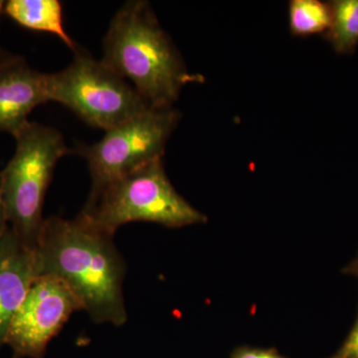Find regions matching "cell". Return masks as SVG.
<instances>
[{
    "label": "cell",
    "instance_id": "obj_1",
    "mask_svg": "<svg viewBox=\"0 0 358 358\" xmlns=\"http://www.w3.org/2000/svg\"><path fill=\"white\" fill-rule=\"evenodd\" d=\"M113 237L78 215L45 219L36 253L39 275L62 280L96 324L128 320L124 284L127 266Z\"/></svg>",
    "mask_w": 358,
    "mask_h": 358
},
{
    "label": "cell",
    "instance_id": "obj_2",
    "mask_svg": "<svg viewBox=\"0 0 358 358\" xmlns=\"http://www.w3.org/2000/svg\"><path fill=\"white\" fill-rule=\"evenodd\" d=\"M102 61L152 108H171L186 85L201 82L186 67L148 1L126 2L103 40Z\"/></svg>",
    "mask_w": 358,
    "mask_h": 358
},
{
    "label": "cell",
    "instance_id": "obj_3",
    "mask_svg": "<svg viewBox=\"0 0 358 358\" xmlns=\"http://www.w3.org/2000/svg\"><path fill=\"white\" fill-rule=\"evenodd\" d=\"M80 215L110 236L131 222L182 228L208 220L176 192L162 159L91 192Z\"/></svg>",
    "mask_w": 358,
    "mask_h": 358
},
{
    "label": "cell",
    "instance_id": "obj_4",
    "mask_svg": "<svg viewBox=\"0 0 358 358\" xmlns=\"http://www.w3.org/2000/svg\"><path fill=\"white\" fill-rule=\"evenodd\" d=\"M16 150L1 174L2 197L9 227L36 249L45 219V195L59 159L72 154L57 129L27 122L14 136Z\"/></svg>",
    "mask_w": 358,
    "mask_h": 358
},
{
    "label": "cell",
    "instance_id": "obj_5",
    "mask_svg": "<svg viewBox=\"0 0 358 358\" xmlns=\"http://www.w3.org/2000/svg\"><path fill=\"white\" fill-rule=\"evenodd\" d=\"M60 72L47 74L49 102L72 110L94 128L103 131L150 109V103L127 80L102 60L79 49Z\"/></svg>",
    "mask_w": 358,
    "mask_h": 358
},
{
    "label": "cell",
    "instance_id": "obj_6",
    "mask_svg": "<svg viewBox=\"0 0 358 358\" xmlns=\"http://www.w3.org/2000/svg\"><path fill=\"white\" fill-rule=\"evenodd\" d=\"M181 115L171 108H152L108 129L94 145L78 143L73 154L88 162L92 190L162 159Z\"/></svg>",
    "mask_w": 358,
    "mask_h": 358
},
{
    "label": "cell",
    "instance_id": "obj_7",
    "mask_svg": "<svg viewBox=\"0 0 358 358\" xmlns=\"http://www.w3.org/2000/svg\"><path fill=\"white\" fill-rule=\"evenodd\" d=\"M77 310L83 306L62 280L38 275L11 322L6 345L14 358H44L51 339Z\"/></svg>",
    "mask_w": 358,
    "mask_h": 358
},
{
    "label": "cell",
    "instance_id": "obj_8",
    "mask_svg": "<svg viewBox=\"0 0 358 358\" xmlns=\"http://www.w3.org/2000/svg\"><path fill=\"white\" fill-rule=\"evenodd\" d=\"M49 102L47 74L14 55L0 63V131L15 136L37 106Z\"/></svg>",
    "mask_w": 358,
    "mask_h": 358
},
{
    "label": "cell",
    "instance_id": "obj_9",
    "mask_svg": "<svg viewBox=\"0 0 358 358\" xmlns=\"http://www.w3.org/2000/svg\"><path fill=\"white\" fill-rule=\"evenodd\" d=\"M39 275L35 250L30 249L10 227L0 239V348L33 281Z\"/></svg>",
    "mask_w": 358,
    "mask_h": 358
},
{
    "label": "cell",
    "instance_id": "obj_10",
    "mask_svg": "<svg viewBox=\"0 0 358 358\" xmlns=\"http://www.w3.org/2000/svg\"><path fill=\"white\" fill-rule=\"evenodd\" d=\"M3 14L26 29L55 35L74 53L80 49L66 32L59 0H9L4 1Z\"/></svg>",
    "mask_w": 358,
    "mask_h": 358
},
{
    "label": "cell",
    "instance_id": "obj_11",
    "mask_svg": "<svg viewBox=\"0 0 358 358\" xmlns=\"http://www.w3.org/2000/svg\"><path fill=\"white\" fill-rule=\"evenodd\" d=\"M329 6L333 20L324 38L336 53L352 54L358 45V0H334Z\"/></svg>",
    "mask_w": 358,
    "mask_h": 358
},
{
    "label": "cell",
    "instance_id": "obj_12",
    "mask_svg": "<svg viewBox=\"0 0 358 358\" xmlns=\"http://www.w3.org/2000/svg\"><path fill=\"white\" fill-rule=\"evenodd\" d=\"M329 2L292 0L289 3V29L294 37L326 34L331 25Z\"/></svg>",
    "mask_w": 358,
    "mask_h": 358
},
{
    "label": "cell",
    "instance_id": "obj_13",
    "mask_svg": "<svg viewBox=\"0 0 358 358\" xmlns=\"http://www.w3.org/2000/svg\"><path fill=\"white\" fill-rule=\"evenodd\" d=\"M230 358H287L275 348H255V346H238L231 353Z\"/></svg>",
    "mask_w": 358,
    "mask_h": 358
},
{
    "label": "cell",
    "instance_id": "obj_14",
    "mask_svg": "<svg viewBox=\"0 0 358 358\" xmlns=\"http://www.w3.org/2000/svg\"><path fill=\"white\" fill-rule=\"evenodd\" d=\"M329 358H358V313L355 324L343 345Z\"/></svg>",
    "mask_w": 358,
    "mask_h": 358
},
{
    "label": "cell",
    "instance_id": "obj_15",
    "mask_svg": "<svg viewBox=\"0 0 358 358\" xmlns=\"http://www.w3.org/2000/svg\"><path fill=\"white\" fill-rule=\"evenodd\" d=\"M8 226L6 205H4L3 197H2L1 174H0V239L3 236Z\"/></svg>",
    "mask_w": 358,
    "mask_h": 358
},
{
    "label": "cell",
    "instance_id": "obj_16",
    "mask_svg": "<svg viewBox=\"0 0 358 358\" xmlns=\"http://www.w3.org/2000/svg\"><path fill=\"white\" fill-rule=\"evenodd\" d=\"M343 273L345 275H352L358 279V253L357 257L343 268Z\"/></svg>",
    "mask_w": 358,
    "mask_h": 358
},
{
    "label": "cell",
    "instance_id": "obj_17",
    "mask_svg": "<svg viewBox=\"0 0 358 358\" xmlns=\"http://www.w3.org/2000/svg\"><path fill=\"white\" fill-rule=\"evenodd\" d=\"M3 7H4V1H0V17H1L2 14H3ZM14 54L9 53L4 49H2L0 47V63L4 62V61L7 60L10 57H13Z\"/></svg>",
    "mask_w": 358,
    "mask_h": 358
}]
</instances>
